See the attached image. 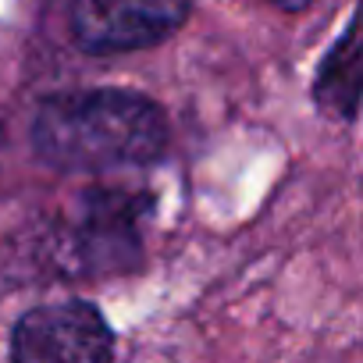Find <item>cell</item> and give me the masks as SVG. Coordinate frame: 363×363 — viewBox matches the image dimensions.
<instances>
[{
  "mask_svg": "<svg viewBox=\"0 0 363 363\" xmlns=\"http://www.w3.org/2000/svg\"><path fill=\"white\" fill-rule=\"evenodd\" d=\"M36 150L65 171H107L146 164L164 146V118L153 100L121 89L68 93L43 104Z\"/></svg>",
  "mask_w": 363,
  "mask_h": 363,
  "instance_id": "6da1fadb",
  "label": "cell"
},
{
  "mask_svg": "<svg viewBox=\"0 0 363 363\" xmlns=\"http://www.w3.org/2000/svg\"><path fill=\"white\" fill-rule=\"evenodd\" d=\"M15 363H111V331L89 303L29 310L11 338Z\"/></svg>",
  "mask_w": 363,
  "mask_h": 363,
  "instance_id": "3957f363",
  "label": "cell"
},
{
  "mask_svg": "<svg viewBox=\"0 0 363 363\" xmlns=\"http://www.w3.org/2000/svg\"><path fill=\"white\" fill-rule=\"evenodd\" d=\"M271 4H278L281 11H303V8L313 4V0H271Z\"/></svg>",
  "mask_w": 363,
  "mask_h": 363,
  "instance_id": "5b68a950",
  "label": "cell"
},
{
  "mask_svg": "<svg viewBox=\"0 0 363 363\" xmlns=\"http://www.w3.org/2000/svg\"><path fill=\"white\" fill-rule=\"evenodd\" d=\"M189 18V0H72V33L89 54L143 50Z\"/></svg>",
  "mask_w": 363,
  "mask_h": 363,
  "instance_id": "7a4b0ae2",
  "label": "cell"
},
{
  "mask_svg": "<svg viewBox=\"0 0 363 363\" xmlns=\"http://www.w3.org/2000/svg\"><path fill=\"white\" fill-rule=\"evenodd\" d=\"M313 96L328 114L356 118V107H359V40H356V26L345 29L342 43L320 65Z\"/></svg>",
  "mask_w": 363,
  "mask_h": 363,
  "instance_id": "277c9868",
  "label": "cell"
}]
</instances>
